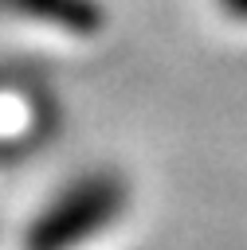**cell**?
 I'll return each instance as SVG.
<instances>
[{"mask_svg": "<svg viewBox=\"0 0 247 250\" xmlns=\"http://www.w3.org/2000/svg\"><path fill=\"white\" fill-rule=\"evenodd\" d=\"M0 12L35 20V23H51V27L74 31V35H90L102 27L98 0H0Z\"/></svg>", "mask_w": 247, "mask_h": 250, "instance_id": "cell-1", "label": "cell"}, {"mask_svg": "<svg viewBox=\"0 0 247 250\" xmlns=\"http://www.w3.org/2000/svg\"><path fill=\"white\" fill-rule=\"evenodd\" d=\"M220 8H223L231 20H247V0H220Z\"/></svg>", "mask_w": 247, "mask_h": 250, "instance_id": "cell-2", "label": "cell"}]
</instances>
